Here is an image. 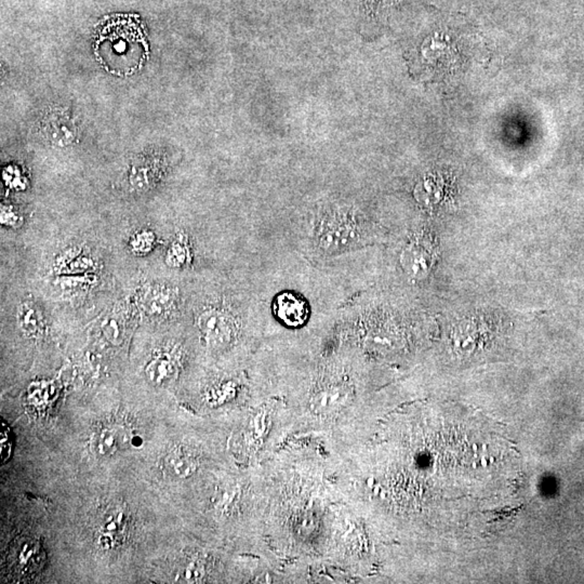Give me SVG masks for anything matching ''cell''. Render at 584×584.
<instances>
[{"label":"cell","instance_id":"6da1fadb","mask_svg":"<svg viewBox=\"0 0 584 584\" xmlns=\"http://www.w3.org/2000/svg\"><path fill=\"white\" fill-rule=\"evenodd\" d=\"M95 55L101 65L115 75H131L148 55V45L136 16H118L107 21L97 33Z\"/></svg>","mask_w":584,"mask_h":584},{"label":"cell","instance_id":"277c9868","mask_svg":"<svg viewBox=\"0 0 584 584\" xmlns=\"http://www.w3.org/2000/svg\"><path fill=\"white\" fill-rule=\"evenodd\" d=\"M434 239L426 231L413 234L403 248L401 264L404 272L411 279H423L430 274L436 261Z\"/></svg>","mask_w":584,"mask_h":584},{"label":"cell","instance_id":"7a4b0ae2","mask_svg":"<svg viewBox=\"0 0 584 584\" xmlns=\"http://www.w3.org/2000/svg\"><path fill=\"white\" fill-rule=\"evenodd\" d=\"M313 248L324 256H339L364 245L368 234L353 209L327 208L315 219Z\"/></svg>","mask_w":584,"mask_h":584},{"label":"cell","instance_id":"8992f818","mask_svg":"<svg viewBox=\"0 0 584 584\" xmlns=\"http://www.w3.org/2000/svg\"><path fill=\"white\" fill-rule=\"evenodd\" d=\"M277 316L285 324L297 327L306 320L308 306L305 300L293 293H283L276 302Z\"/></svg>","mask_w":584,"mask_h":584},{"label":"cell","instance_id":"52a82bcc","mask_svg":"<svg viewBox=\"0 0 584 584\" xmlns=\"http://www.w3.org/2000/svg\"><path fill=\"white\" fill-rule=\"evenodd\" d=\"M175 362L168 356H158L148 362L145 368V374L155 384H163L175 377Z\"/></svg>","mask_w":584,"mask_h":584},{"label":"cell","instance_id":"8fae6325","mask_svg":"<svg viewBox=\"0 0 584 584\" xmlns=\"http://www.w3.org/2000/svg\"><path fill=\"white\" fill-rule=\"evenodd\" d=\"M173 296L168 290H150L145 297V306L152 314H161L173 305Z\"/></svg>","mask_w":584,"mask_h":584},{"label":"cell","instance_id":"9c48e42d","mask_svg":"<svg viewBox=\"0 0 584 584\" xmlns=\"http://www.w3.org/2000/svg\"><path fill=\"white\" fill-rule=\"evenodd\" d=\"M168 467L175 476L186 478L198 471V463L192 455L182 451H175L168 458Z\"/></svg>","mask_w":584,"mask_h":584},{"label":"cell","instance_id":"4fadbf2b","mask_svg":"<svg viewBox=\"0 0 584 584\" xmlns=\"http://www.w3.org/2000/svg\"><path fill=\"white\" fill-rule=\"evenodd\" d=\"M155 236L151 231H140L134 235L130 242V247L136 254H145L154 247Z\"/></svg>","mask_w":584,"mask_h":584},{"label":"cell","instance_id":"ba28073f","mask_svg":"<svg viewBox=\"0 0 584 584\" xmlns=\"http://www.w3.org/2000/svg\"><path fill=\"white\" fill-rule=\"evenodd\" d=\"M18 325L26 335L35 337L43 331V320L38 310L31 304H23L18 310Z\"/></svg>","mask_w":584,"mask_h":584},{"label":"cell","instance_id":"30bf717a","mask_svg":"<svg viewBox=\"0 0 584 584\" xmlns=\"http://www.w3.org/2000/svg\"><path fill=\"white\" fill-rule=\"evenodd\" d=\"M190 261V250L188 239L183 236H179L168 249L166 262L169 266L179 269L185 266Z\"/></svg>","mask_w":584,"mask_h":584},{"label":"cell","instance_id":"5b68a950","mask_svg":"<svg viewBox=\"0 0 584 584\" xmlns=\"http://www.w3.org/2000/svg\"><path fill=\"white\" fill-rule=\"evenodd\" d=\"M352 389L345 383H329L313 393L308 407L315 415H330L341 409L351 397Z\"/></svg>","mask_w":584,"mask_h":584},{"label":"cell","instance_id":"3957f363","mask_svg":"<svg viewBox=\"0 0 584 584\" xmlns=\"http://www.w3.org/2000/svg\"><path fill=\"white\" fill-rule=\"evenodd\" d=\"M242 315L229 306L209 304L204 306L196 318V325L205 342L212 349L229 347L239 335L242 327Z\"/></svg>","mask_w":584,"mask_h":584},{"label":"cell","instance_id":"e0dca14e","mask_svg":"<svg viewBox=\"0 0 584 584\" xmlns=\"http://www.w3.org/2000/svg\"><path fill=\"white\" fill-rule=\"evenodd\" d=\"M132 445L136 447H140L142 445V440H141V437L134 436L132 438Z\"/></svg>","mask_w":584,"mask_h":584},{"label":"cell","instance_id":"9a60e30c","mask_svg":"<svg viewBox=\"0 0 584 584\" xmlns=\"http://www.w3.org/2000/svg\"><path fill=\"white\" fill-rule=\"evenodd\" d=\"M205 575V568L200 562H193L183 571V578L188 582H198Z\"/></svg>","mask_w":584,"mask_h":584},{"label":"cell","instance_id":"7c38bea8","mask_svg":"<svg viewBox=\"0 0 584 584\" xmlns=\"http://www.w3.org/2000/svg\"><path fill=\"white\" fill-rule=\"evenodd\" d=\"M123 527V515L113 514L107 517V521L103 524L102 531H101V541L103 546L109 548L114 542V537H117L120 529Z\"/></svg>","mask_w":584,"mask_h":584},{"label":"cell","instance_id":"5bb4252c","mask_svg":"<svg viewBox=\"0 0 584 584\" xmlns=\"http://www.w3.org/2000/svg\"><path fill=\"white\" fill-rule=\"evenodd\" d=\"M117 447V436L115 432L109 428L101 431L97 438V450L100 455H109L115 451Z\"/></svg>","mask_w":584,"mask_h":584},{"label":"cell","instance_id":"2e32d148","mask_svg":"<svg viewBox=\"0 0 584 584\" xmlns=\"http://www.w3.org/2000/svg\"><path fill=\"white\" fill-rule=\"evenodd\" d=\"M0 450H1L3 462L7 461L11 455V442H10L9 430L5 423L1 426V432H0Z\"/></svg>","mask_w":584,"mask_h":584}]
</instances>
